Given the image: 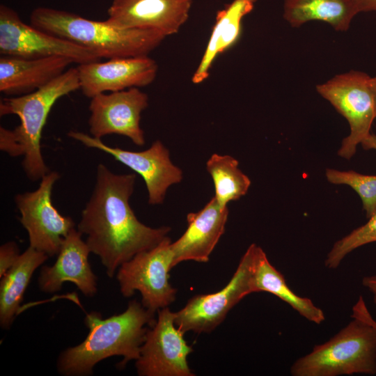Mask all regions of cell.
I'll return each mask as SVG.
<instances>
[{
    "mask_svg": "<svg viewBox=\"0 0 376 376\" xmlns=\"http://www.w3.org/2000/svg\"><path fill=\"white\" fill-rule=\"evenodd\" d=\"M136 175L116 174L103 164L97 166L95 184L81 212L77 230L112 278L124 263L159 244L171 230L151 228L138 220L131 208Z\"/></svg>",
    "mask_w": 376,
    "mask_h": 376,
    "instance_id": "cell-1",
    "label": "cell"
},
{
    "mask_svg": "<svg viewBox=\"0 0 376 376\" xmlns=\"http://www.w3.org/2000/svg\"><path fill=\"white\" fill-rule=\"evenodd\" d=\"M156 320L155 313L136 300L130 301L123 313L106 319H102L98 312L88 313L86 338L60 353L58 372L65 376L90 375L97 363L113 356L123 357L118 368H124L130 361L139 358L148 329L146 325L153 326Z\"/></svg>",
    "mask_w": 376,
    "mask_h": 376,
    "instance_id": "cell-2",
    "label": "cell"
},
{
    "mask_svg": "<svg viewBox=\"0 0 376 376\" xmlns=\"http://www.w3.org/2000/svg\"><path fill=\"white\" fill-rule=\"evenodd\" d=\"M30 24L107 59L148 56L166 38L155 31L120 27L48 7L35 8Z\"/></svg>",
    "mask_w": 376,
    "mask_h": 376,
    "instance_id": "cell-3",
    "label": "cell"
},
{
    "mask_svg": "<svg viewBox=\"0 0 376 376\" xmlns=\"http://www.w3.org/2000/svg\"><path fill=\"white\" fill-rule=\"evenodd\" d=\"M79 88L77 69L71 68L31 93L1 99L0 115L19 118L13 131L23 147L22 166L31 180H40L50 171L42 157L40 140L52 108L58 100Z\"/></svg>",
    "mask_w": 376,
    "mask_h": 376,
    "instance_id": "cell-4",
    "label": "cell"
},
{
    "mask_svg": "<svg viewBox=\"0 0 376 376\" xmlns=\"http://www.w3.org/2000/svg\"><path fill=\"white\" fill-rule=\"evenodd\" d=\"M352 320L336 335L315 345L290 368L292 376H338L376 374V329L368 322Z\"/></svg>",
    "mask_w": 376,
    "mask_h": 376,
    "instance_id": "cell-5",
    "label": "cell"
},
{
    "mask_svg": "<svg viewBox=\"0 0 376 376\" xmlns=\"http://www.w3.org/2000/svg\"><path fill=\"white\" fill-rule=\"evenodd\" d=\"M316 91L348 122L350 132L344 138L338 155L346 159L356 153L357 147L370 134L376 118V105L371 77L359 70L336 75L318 84Z\"/></svg>",
    "mask_w": 376,
    "mask_h": 376,
    "instance_id": "cell-6",
    "label": "cell"
},
{
    "mask_svg": "<svg viewBox=\"0 0 376 376\" xmlns=\"http://www.w3.org/2000/svg\"><path fill=\"white\" fill-rule=\"evenodd\" d=\"M171 243L167 236L152 249L138 253L119 267L116 275L122 295L130 297L138 290L142 305L152 313L175 299L177 290L169 282L173 267Z\"/></svg>",
    "mask_w": 376,
    "mask_h": 376,
    "instance_id": "cell-7",
    "label": "cell"
},
{
    "mask_svg": "<svg viewBox=\"0 0 376 376\" xmlns=\"http://www.w3.org/2000/svg\"><path fill=\"white\" fill-rule=\"evenodd\" d=\"M59 178L58 172L49 171L41 178L37 189L15 198L19 221L28 233L29 246L49 257L58 253L64 239L75 228L72 219L61 214L52 201L53 187Z\"/></svg>",
    "mask_w": 376,
    "mask_h": 376,
    "instance_id": "cell-8",
    "label": "cell"
},
{
    "mask_svg": "<svg viewBox=\"0 0 376 376\" xmlns=\"http://www.w3.org/2000/svg\"><path fill=\"white\" fill-rule=\"evenodd\" d=\"M256 245L251 244L248 247L224 288L214 293L195 295L175 313V324L182 332L212 331L223 322L232 308L253 292L251 281Z\"/></svg>",
    "mask_w": 376,
    "mask_h": 376,
    "instance_id": "cell-9",
    "label": "cell"
},
{
    "mask_svg": "<svg viewBox=\"0 0 376 376\" xmlns=\"http://www.w3.org/2000/svg\"><path fill=\"white\" fill-rule=\"evenodd\" d=\"M0 54L23 58L63 56L78 65L101 59L91 50L24 23L3 4L0 6Z\"/></svg>",
    "mask_w": 376,
    "mask_h": 376,
    "instance_id": "cell-10",
    "label": "cell"
},
{
    "mask_svg": "<svg viewBox=\"0 0 376 376\" xmlns=\"http://www.w3.org/2000/svg\"><path fill=\"white\" fill-rule=\"evenodd\" d=\"M157 318L148 328L136 360L140 376H193L187 357L194 350L175 325V313L167 307L157 311Z\"/></svg>",
    "mask_w": 376,
    "mask_h": 376,
    "instance_id": "cell-11",
    "label": "cell"
},
{
    "mask_svg": "<svg viewBox=\"0 0 376 376\" xmlns=\"http://www.w3.org/2000/svg\"><path fill=\"white\" fill-rule=\"evenodd\" d=\"M68 135L88 148L111 155L139 174L146 185L150 205L162 203L168 188L182 180V170L172 163L169 150L159 140L153 142L147 150L134 152L109 146L100 139L84 132L70 131Z\"/></svg>",
    "mask_w": 376,
    "mask_h": 376,
    "instance_id": "cell-12",
    "label": "cell"
},
{
    "mask_svg": "<svg viewBox=\"0 0 376 376\" xmlns=\"http://www.w3.org/2000/svg\"><path fill=\"white\" fill-rule=\"evenodd\" d=\"M89 104V131L100 139L109 134L128 137L135 145L145 144L140 126L141 114L148 106V95L139 88L104 93L92 98Z\"/></svg>",
    "mask_w": 376,
    "mask_h": 376,
    "instance_id": "cell-13",
    "label": "cell"
},
{
    "mask_svg": "<svg viewBox=\"0 0 376 376\" xmlns=\"http://www.w3.org/2000/svg\"><path fill=\"white\" fill-rule=\"evenodd\" d=\"M82 93L87 97L104 93L141 88L156 78L158 65L148 56L113 58L77 67Z\"/></svg>",
    "mask_w": 376,
    "mask_h": 376,
    "instance_id": "cell-14",
    "label": "cell"
},
{
    "mask_svg": "<svg viewBox=\"0 0 376 376\" xmlns=\"http://www.w3.org/2000/svg\"><path fill=\"white\" fill-rule=\"evenodd\" d=\"M194 0H112L107 20L120 27L177 33L189 19Z\"/></svg>",
    "mask_w": 376,
    "mask_h": 376,
    "instance_id": "cell-15",
    "label": "cell"
},
{
    "mask_svg": "<svg viewBox=\"0 0 376 376\" xmlns=\"http://www.w3.org/2000/svg\"><path fill=\"white\" fill-rule=\"evenodd\" d=\"M81 236L78 230L72 229L64 239L54 264L42 267L38 280L42 292H58L64 282L70 281L86 297L96 294L97 276L88 262L91 251Z\"/></svg>",
    "mask_w": 376,
    "mask_h": 376,
    "instance_id": "cell-16",
    "label": "cell"
},
{
    "mask_svg": "<svg viewBox=\"0 0 376 376\" xmlns=\"http://www.w3.org/2000/svg\"><path fill=\"white\" fill-rule=\"evenodd\" d=\"M228 209L222 208L214 196L197 212L187 215V228L171 243L173 266L185 260L207 263L225 231Z\"/></svg>",
    "mask_w": 376,
    "mask_h": 376,
    "instance_id": "cell-17",
    "label": "cell"
},
{
    "mask_svg": "<svg viewBox=\"0 0 376 376\" xmlns=\"http://www.w3.org/2000/svg\"><path fill=\"white\" fill-rule=\"evenodd\" d=\"M72 63L63 56L23 58L1 56L0 91L15 96L31 93L62 75Z\"/></svg>",
    "mask_w": 376,
    "mask_h": 376,
    "instance_id": "cell-18",
    "label": "cell"
},
{
    "mask_svg": "<svg viewBox=\"0 0 376 376\" xmlns=\"http://www.w3.org/2000/svg\"><path fill=\"white\" fill-rule=\"evenodd\" d=\"M257 1L233 0L217 12L205 50L192 76L194 84L206 80L215 58L237 42L242 19L253 10Z\"/></svg>",
    "mask_w": 376,
    "mask_h": 376,
    "instance_id": "cell-19",
    "label": "cell"
},
{
    "mask_svg": "<svg viewBox=\"0 0 376 376\" xmlns=\"http://www.w3.org/2000/svg\"><path fill=\"white\" fill-rule=\"evenodd\" d=\"M253 292H269L290 305L310 322L321 324L325 320L323 311L311 299L295 294L287 284L283 275L269 262L261 247L256 245L252 272Z\"/></svg>",
    "mask_w": 376,
    "mask_h": 376,
    "instance_id": "cell-20",
    "label": "cell"
},
{
    "mask_svg": "<svg viewBox=\"0 0 376 376\" xmlns=\"http://www.w3.org/2000/svg\"><path fill=\"white\" fill-rule=\"evenodd\" d=\"M48 257L46 253L29 246L1 277L0 325L2 329H8L12 325L35 270Z\"/></svg>",
    "mask_w": 376,
    "mask_h": 376,
    "instance_id": "cell-21",
    "label": "cell"
},
{
    "mask_svg": "<svg viewBox=\"0 0 376 376\" xmlns=\"http://www.w3.org/2000/svg\"><path fill=\"white\" fill-rule=\"evenodd\" d=\"M357 15L352 0H284L283 17L294 28L311 21L329 24L335 31H346Z\"/></svg>",
    "mask_w": 376,
    "mask_h": 376,
    "instance_id": "cell-22",
    "label": "cell"
},
{
    "mask_svg": "<svg viewBox=\"0 0 376 376\" xmlns=\"http://www.w3.org/2000/svg\"><path fill=\"white\" fill-rule=\"evenodd\" d=\"M239 162L230 155L213 154L206 163V169L214 185L217 203L222 208L228 207L230 201L244 196L251 180L238 167Z\"/></svg>",
    "mask_w": 376,
    "mask_h": 376,
    "instance_id": "cell-23",
    "label": "cell"
},
{
    "mask_svg": "<svg viewBox=\"0 0 376 376\" xmlns=\"http://www.w3.org/2000/svg\"><path fill=\"white\" fill-rule=\"evenodd\" d=\"M325 174L330 183L348 185L358 194L368 219L376 212V175L334 169H327Z\"/></svg>",
    "mask_w": 376,
    "mask_h": 376,
    "instance_id": "cell-24",
    "label": "cell"
},
{
    "mask_svg": "<svg viewBox=\"0 0 376 376\" xmlns=\"http://www.w3.org/2000/svg\"><path fill=\"white\" fill-rule=\"evenodd\" d=\"M376 242V212L363 225L336 241L324 260L328 269H336L345 257L354 249Z\"/></svg>",
    "mask_w": 376,
    "mask_h": 376,
    "instance_id": "cell-25",
    "label": "cell"
},
{
    "mask_svg": "<svg viewBox=\"0 0 376 376\" xmlns=\"http://www.w3.org/2000/svg\"><path fill=\"white\" fill-rule=\"evenodd\" d=\"M0 149L11 157L24 155V149L13 130L0 127Z\"/></svg>",
    "mask_w": 376,
    "mask_h": 376,
    "instance_id": "cell-26",
    "label": "cell"
},
{
    "mask_svg": "<svg viewBox=\"0 0 376 376\" xmlns=\"http://www.w3.org/2000/svg\"><path fill=\"white\" fill-rule=\"evenodd\" d=\"M19 256L15 242H8L0 247V278L14 265Z\"/></svg>",
    "mask_w": 376,
    "mask_h": 376,
    "instance_id": "cell-27",
    "label": "cell"
},
{
    "mask_svg": "<svg viewBox=\"0 0 376 376\" xmlns=\"http://www.w3.org/2000/svg\"><path fill=\"white\" fill-rule=\"evenodd\" d=\"M352 316H357L365 320L376 329V321L370 313L362 296H359L357 303L353 306Z\"/></svg>",
    "mask_w": 376,
    "mask_h": 376,
    "instance_id": "cell-28",
    "label": "cell"
},
{
    "mask_svg": "<svg viewBox=\"0 0 376 376\" xmlns=\"http://www.w3.org/2000/svg\"><path fill=\"white\" fill-rule=\"evenodd\" d=\"M352 3L357 15L376 11V0H352Z\"/></svg>",
    "mask_w": 376,
    "mask_h": 376,
    "instance_id": "cell-29",
    "label": "cell"
},
{
    "mask_svg": "<svg viewBox=\"0 0 376 376\" xmlns=\"http://www.w3.org/2000/svg\"><path fill=\"white\" fill-rule=\"evenodd\" d=\"M362 285L371 292L373 301L376 304V273L364 276L362 279Z\"/></svg>",
    "mask_w": 376,
    "mask_h": 376,
    "instance_id": "cell-30",
    "label": "cell"
},
{
    "mask_svg": "<svg viewBox=\"0 0 376 376\" xmlns=\"http://www.w3.org/2000/svg\"><path fill=\"white\" fill-rule=\"evenodd\" d=\"M361 145L364 150L374 149L376 150V134L370 133L363 140Z\"/></svg>",
    "mask_w": 376,
    "mask_h": 376,
    "instance_id": "cell-31",
    "label": "cell"
},
{
    "mask_svg": "<svg viewBox=\"0 0 376 376\" xmlns=\"http://www.w3.org/2000/svg\"><path fill=\"white\" fill-rule=\"evenodd\" d=\"M371 87L373 92L376 105V75L373 77H371Z\"/></svg>",
    "mask_w": 376,
    "mask_h": 376,
    "instance_id": "cell-32",
    "label": "cell"
}]
</instances>
